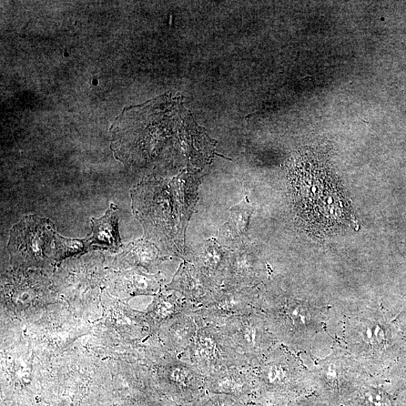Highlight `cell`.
<instances>
[{
    "mask_svg": "<svg viewBox=\"0 0 406 406\" xmlns=\"http://www.w3.org/2000/svg\"><path fill=\"white\" fill-rule=\"evenodd\" d=\"M258 310H262V298L257 288L221 287L211 301L194 312L205 323L221 326L231 318Z\"/></svg>",
    "mask_w": 406,
    "mask_h": 406,
    "instance_id": "8fae6325",
    "label": "cell"
},
{
    "mask_svg": "<svg viewBox=\"0 0 406 406\" xmlns=\"http://www.w3.org/2000/svg\"><path fill=\"white\" fill-rule=\"evenodd\" d=\"M178 358L205 377L237 365H248L220 327L202 320L194 342Z\"/></svg>",
    "mask_w": 406,
    "mask_h": 406,
    "instance_id": "ba28073f",
    "label": "cell"
},
{
    "mask_svg": "<svg viewBox=\"0 0 406 406\" xmlns=\"http://www.w3.org/2000/svg\"><path fill=\"white\" fill-rule=\"evenodd\" d=\"M92 232L87 239H85L87 251L93 249H105L118 251L122 244L118 231V209L114 204H111L106 215L101 218L91 219Z\"/></svg>",
    "mask_w": 406,
    "mask_h": 406,
    "instance_id": "ac0fdd59",
    "label": "cell"
},
{
    "mask_svg": "<svg viewBox=\"0 0 406 406\" xmlns=\"http://www.w3.org/2000/svg\"><path fill=\"white\" fill-rule=\"evenodd\" d=\"M335 332L337 342L373 377L392 344L391 332L379 311L364 309L345 314Z\"/></svg>",
    "mask_w": 406,
    "mask_h": 406,
    "instance_id": "8992f818",
    "label": "cell"
},
{
    "mask_svg": "<svg viewBox=\"0 0 406 406\" xmlns=\"http://www.w3.org/2000/svg\"><path fill=\"white\" fill-rule=\"evenodd\" d=\"M261 298L262 311L279 342L296 354L307 351L327 322V311L286 294Z\"/></svg>",
    "mask_w": 406,
    "mask_h": 406,
    "instance_id": "5b68a950",
    "label": "cell"
},
{
    "mask_svg": "<svg viewBox=\"0 0 406 406\" xmlns=\"http://www.w3.org/2000/svg\"><path fill=\"white\" fill-rule=\"evenodd\" d=\"M253 211V208L247 197L230 209L228 220L218 232L216 239L220 245L230 250L245 246Z\"/></svg>",
    "mask_w": 406,
    "mask_h": 406,
    "instance_id": "e0dca14e",
    "label": "cell"
},
{
    "mask_svg": "<svg viewBox=\"0 0 406 406\" xmlns=\"http://www.w3.org/2000/svg\"><path fill=\"white\" fill-rule=\"evenodd\" d=\"M174 291V290H172ZM196 307L189 303L179 293L174 291L169 295L158 297L153 307L152 317L158 323L171 322L181 316L190 312Z\"/></svg>",
    "mask_w": 406,
    "mask_h": 406,
    "instance_id": "ffe728a7",
    "label": "cell"
},
{
    "mask_svg": "<svg viewBox=\"0 0 406 406\" xmlns=\"http://www.w3.org/2000/svg\"><path fill=\"white\" fill-rule=\"evenodd\" d=\"M160 372L178 405L195 403L206 393V377L178 357L170 359Z\"/></svg>",
    "mask_w": 406,
    "mask_h": 406,
    "instance_id": "7c38bea8",
    "label": "cell"
},
{
    "mask_svg": "<svg viewBox=\"0 0 406 406\" xmlns=\"http://www.w3.org/2000/svg\"><path fill=\"white\" fill-rule=\"evenodd\" d=\"M291 176L298 207L312 225L329 230L351 221L346 203L325 169L298 161Z\"/></svg>",
    "mask_w": 406,
    "mask_h": 406,
    "instance_id": "277c9868",
    "label": "cell"
},
{
    "mask_svg": "<svg viewBox=\"0 0 406 406\" xmlns=\"http://www.w3.org/2000/svg\"><path fill=\"white\" fill-rule=\"evenodd\" d=\"M56 232L53 223L36 216H26L11 231L8 251L15 260L39 262L55 257Z\"/></svg>",
    "mask_w": 406,
    "mask_h": 406,
    "instance_id": "30bf717a",
    "label": "cell"
},
{
    "mask_svg": "<svg viewBox=\"0 0 406 406\" xmlns=\"http://www.w3.org/2000/svg\"><path fill=\"white\" fill-rule=\"evenodd\" d=\"M351 402L354 406H393L388 394L374 384L373 377L363 385Z\"/></svg>",
    "mask_w": 406,
    "mask_h": 406,
    "instance_id": "7402d4cb",
    "label": "cell"
},
{
    "mask_svg": "<svg viewBox=\"0 0 406 406\" xmlns=\"http://www.w3.org/2000/svg\"><path fill=\"white\" fill-rule=\"evenodd\" d=\"M169 104L159 99L130 108L111 129V148L118 159L134 168L155 169L174 165L178 155L189 170L208 164L214 144L199 132L186 135L169 118Z\"/></svg>",
    "mask_w": 406,
    "mask_h": 406,
    "instance_id": "6da1fadb",
    "label": "cell"
},
{
    "mask_svg": "<svg viewBox=\"0 0 406 406\" xmlns=\"http://www.w3.org/2000/svg\"><path fill=\"white\" fill-rule=\"evenodd\" d=\"M220 288L186 260L167 286L168 290L177 292L196 308L211 301Z\"/></svg>",
    "mask_w": 406,
    "mask_h": 406,
    "instance_id": "5bb4252c",
    "label": "cell"
},
{
    "mask_svg": "<svg viewBox=\"0 0 406 406\" xmlns=\"http://www.w3.org/2000/svg\"><path fill=\"white\" fill-rule=\"evenodd\" d=\"M83 251H88L85 240L67 239L56 234L55 258L57 259L61 260Z\"/></svg>",
    "mask_w": 406,
    "mask_h": 406,
    "instance_id": "cb8c5ba5",
    "label": "cell"
},
{
    "mask_svg": "<svg viewBox=\"0 0 406 406\" xmlns=\"http://www.w3.org/2000/svg\"><path fill=\"white\" fill-rule=\"evenodd\" d=\"M253 370L259 406L287 405L316 388L312 372L281 343Z\"/></svg>",
    "mask_w": 406,
    "mask_h": 406,
    "instance_id": "3957f363",
    "label": "cell"
},
{
    "mask_svg": "<svg viewBox=\"0 0 406 406\" xmlns=\"http://www.w3.org/2000/svg\"><path fill=\"white\" fill-rule=\"evenodd\" d=\"M321 397L337 406L351 400L372 375L337 343L330 356L320 360L312 372Z\"/></svg>",
    "mask_w": 406,
    "mask_h": 406,
    "instance_id": "52a82bcc",
    "label": "cell"
},
{
    "mask_svg": "<svg viewBox=\"0 0 406 406\" xmlns=\"http://www.w3.org/2000/svg\"><path fill=\"white\" fill-rule=\"evenodd\" d=\"M218 327L252 368L280 344L262 310L231 318Z\"/></svg>",
    "mask_w": 406,
    "mask_h": 406,
    "instance_id": "9c48e42d",
    "label": "cell"
},
{
    "mask_svg": "<svg viewBox=\"0 0 406 406\" xmlns=\"http://www.w3.org/2000/svg\"><path fill=\"white\" fill-rule=\"evenodd\" d=\"M201 322L202 319L197 316L194 310L181 314L169 322V344L172 349L178 354V357L194 342Z\"/></svg>",
    "mask_w": 406,
    "mask_h": 406,
    "instance_id": "d6986e66",
    "label": "cell"
},
{
    "mask_svg": "<svg viewBox=\"0 0 406 406\" xmlns=\"http://www.w3.org/2000/svg\"><path fill=\"white\" fill-rule=\"evenodd\" d=\"M202 176L200 171L185 169L174 178L142 182L132 190L144 238L165 255L186 259V232Z\"/></svg>",
    "mask_w": 406,
    "mask_h": 406,
    "instance_id": "7a4b0ae2",
    "label": "cell"
},
{
    "mask_svg": "<svg viewBox=\"0 0 406 406\" xmlns=\"http://www.w3.org/2000/svg\"><path fill=\"white\" fill-rule=\"evenodd\" d=\"M232 251L230 265L222 287L257 288L261 281L262 272L257 258L245 246Z\"/></svg>",
    "mask_w": 406,
    "mask_h": 406,
    "instance_id": "2e32d148",
    "label": "cell"
},
{
    "mask_svg": "<svg viewBox=\"0 0 406 406\" xmlns=\"http://www.w3.org/2000/svg\"><path fill=\"white\" fill-rule=\"evenodd\" d=\"M161 253L153 242L144 238L128 244L121 257L134 265L148 269L164 259Z\"/></svg>",
    "mask_w": 406,
    "mask_h": 406,
    "instance_id": "44dd1931",
    "label": "cell"
},
{
    "mask_svg": "<svg viewBox=\"0 0 406 406\" xmlns=\"http://www.w3.org/2000/svg\"><path fill=\"white\" fill-rule=\"evenodd\" d=\"M197 406H259L244 402L232 396L206 392L196 402Z\"/></svg>",
    "mask_w": 406,
    "mask_h": 406,
    "instance_id": "d4e9b609",
    "label": "cell"
},
{
    "mask_svg": "<svg viewBox=\"0 0 406 406\" xmlns=\"http://www.w3.org/2000/svg\"><path fill=\"white\" fill-rule=\"evenodd\" d=\"M129 290L134 294H151L161 286L162 280L159 276H150L139 271L126 274Z\"/></svg>",
    "mask_w": 406,
    "mask_h": 406,
    "instance_id": "603a6c76",
    "label": "cell"
},
{
    "mask_svg": "<svg viewBox=\"0 0 406 406\" xmlns=\"http://www.w3.org/2000/svg\"><path fill=\"white\" fill-rule=\"evenodd\" d=\"M206 392L232 396L255 405V374L250 365H237L206 377Z\"/></svg>",
    "mask_w": 406,
    "mask_h": 406,
    "instance_id": "4fadbf2b",
    "label": "cell"
},
{
    "mask_svg": "<svg viewBox=\"0 0 406 406\" xmlns=\"http://www.w3.org/2000/svg\"><path fill=\"white\" fill-rule=\"evenodd\" d=\"M232 253V250L220 245L216 239H209L188 252L186 260L194 264L203 275L222 287L230 265Z\"/></svg>",
    "mask_w": 406,
    "mask_h": 406,
    "instance_id": "9a60e30c",
    "label": "cell"
}]
</instances>
